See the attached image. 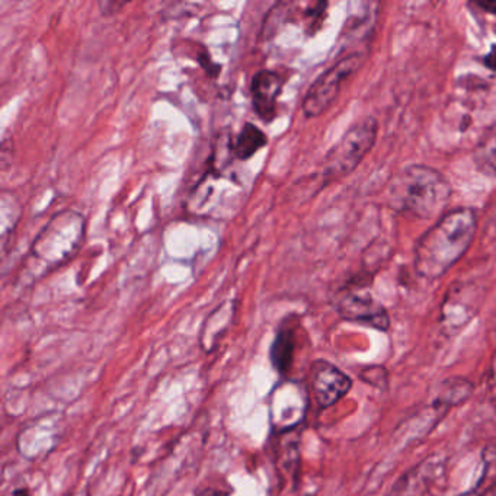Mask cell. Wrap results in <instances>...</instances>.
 Here are the masks:
<instances>
[{
	"label": "cell",
	"mask_w": 496,
	"mask_h": 496,
	"mask_svg": "<svg viewBox=\"0 0 496 496\" xmlns=\"http://www.w3.org/2000/svg\"><path fill=\"white\" fill-rule=\"evenodd\" d=\"M13 496H31L29 495L28 491L27 489H16L15 492H13Z\"/></svg>",
	"instance_id": "ffe728a7"
},
{
	"label": "cell",
	"mask_w": 496,
	"mask_h": 496,
	"mask_svg": "<svg viewBox=\"0 0 496 496\" xmlns=\"http://www.w3.org/2000/svg\"><path fill=\"white\" fill-rule=\"evenodd\" d=\"M447 460L438 454H432L409 468L393 484L388 496H425L438 477L444 473Z\"/></svg>",
	"instance_id": "ba28073f"
},
{
	"label": "cell",
	"mask_w": 496,
	"mask_h": 496,
	"mask_svg": "<svg viewBox=\"0 0 496 496\" xmlns=\"http://www.w3.org/2000/svg\"><path fill=\"white\" fill-rule=\"evenodd\" d=\"M484 473L477 480V484L464 496H484L486 491L496 486V444L484 448Z\"/></svg>",
	"instance_id": "9a60e30c"
},
{
	"label": "cell",
	"mask_w": 496,
	"mask_h": 496,
	"mask_svg": "<svg viewBox=\"0 0 496 496\" xmlns=\"http://www.w3.org/2000/svg\"><path fill=\"white\" fill-rule=\"evenodd\" d=\"M268 136L253 123H246L230 141L232 156L240 162L252 159L256 153L267 148Z\"/></svg>",
	"instance_id": "7c38bea8"
},
{
	"label": "cell",
	"mask_w": 496,
	"mask_h": 496,
	"mask_svg": "<svg viewBox=\"0 0 496 496\" xmlns=\"http://www.w3.org/2000/svg\"><path fill=\"white\" fill-rule=\"evenodd\" d=\"M84 219L75 210L57 212L34 240L31 256L47 268H56L76 255L84 237Z\"/></svg>",
	"instance_id": "3957f363"
},
{
	"label": "cell",
	"mask_w": 496,
	"mask_h": 496,
	"mask_svg": "<svg viewBox=\"0 0 496 496\" xmlns=\"http://www.w3.org/2000/svg\"><path fill=\"white\" fill-rule=\"evenodd\" d=\"M297 335L296 328L290 322H284L278 329L274 342L271 345V363L280 374H287L292 368L294 354H296Z\"/></svg>",
	"instance_id": "8fae6325"
},
{
	"label": "cell",
	"mask_w": 496,
	"mask_h": 496,
	"mask_svg": "<svg viewBox=\"0 0 496 496\" xmlns=\"http://www.w3.org/2000/svg\"><path fill=\"white\" fill-rule=\"evenodd\" d=\"M493 496H496V486L493 488Z\"/></svg>",
	"instance_id": "7402d4cb"
},
{
	"label": "cell",
	"mask_w": 496,
	"mask_h": 496,
	"mask_svg": "<svg viewBox=\"0 0 496 496\" xmlns=\"http://www.w3.org/2000/svg\"><path fill=\"white\" fill-rule=\"evenodd\" d=\"M200 59L201 68H204L205 72L212 77H217L220 75V66L212 60V57L208 54L207 48L201 45L200 52L196 54V60Z\"/></svg>",
	"instance_id": "e0dca14e"
},
{
	"label": "cell",
	"mask_w": 496,
	"mask_h": 496,
	"mask_svg": "<svg viewBox=\"0 0 496 496\" xmlns=\"http://www.w3.org/2000/svg\"><path fill=\"white\" fill-rule=\"evenodd\" d=\"M484 63L486 68H491L496 72V45H493L492 50L489 52L488 56L484 57Z\"/></svg>",
	"instance_id": "ac0fdd59"
},
{
	"label": "cell",
	"mask_w": 496,
	"mask_h": 496,
	"mask_svg": "<svg viewBox=\"0 0 496 496\" xmlns=\"http://www.w3.org/2000/svg\"><path fill=\"white\" fill-rule=\"evenodd\" d=\"M473 392V384L466 379H459L452 377L448 380L443 381L440 390L436 393V404L434 408L436 412H445L447 409L456 406V404H463Z\"/></svg>",
	"instance_id": "4fadbf2b"
},
{
	"label": "cell",
	"mask_w": 496,
	"mask_h": 496,
	"mask_svg": "<svg viewBox=\"0 0 496 496\" xmlns=\"http://www.w3.org/2000/svg\"><path fill=\"white\" fill-rule=\"evenodd\" d=\"M364 60V52H352L336 61L332 68H329L326 72L322 73L310 84V88L304 95L303 102H301L304 116L316 118L328 111L329 107L340 96V89L344 86L345 82L358 72V68L363 66Z\"/></svg>",
	"instance_id": "5b68a950"
},
{
	"label": "cell",
	"mask_w": 496,
	"mask_h": 496,
	"mask_svg": "<svg viewBox=\"0 0 496 496\" xmlns=\"http://www.w3.org/2000/svg\"><path fill=\"white\" fill-rule=\"evenodd\" d=\"M476 230L477 216L472 208H457L444 214L416 244V274L428 281L447 274L468 252Z\"/></svg>",
	"instance_id": "6da1fadb"
},
{
	"label": "cell",
	"mask_w": 496,
	"mask_h": 496,
	"mask_svg": "<svg viewBox=\"0 0 496 496\" xmlns=\"http://www.w3.org/2000/svg\"><path fill=\"white\" fill-rule=\"evenodd\" d=\"M473 159L482 172L496 176V123L484 132L473 152Z\"/></svg>",
	"instance_id": "5bb4252c"
},
{
	"label": "cell",
	"mask_w": 496,
	"mask_h": 496,
	"mask_svg": "<svg viewBox=\"0 0 496 496\" xmlns=\"http://www.w3.org/2000/svg\"><path fill=\"white\" fill-rule=\"evenodd\" d=\"M200 496H224V493L217 492V491H207V492L201 493Z\"/></svg>",
	"instance_id": "44dd1931"
},
{
	"label": "cell",
	"mask_w": 496,
	"mask_h": 496,
	"mask_svg": "<svg viewBox=\"0 0 496 496\" xmlns=\"http://www.w3.org/2000/svg\"><path fill=\"white\" fill-rule=\"evenodd\" d=\"M361 380L365 383L372 384L374 388L386 390L388 386V370L381 367V365H372V367H365L360 374Z\"/></svg>",
	"instance_id": "2e32d148"
},
{
	"label": "cell",
	"mask_w": 496,
	"mask_h": 496,
	"mask_svg": "<svg viewBox=\"0 0 496 496\" xmlns=\"http://www.w3.org/2000/svg\"><path fill=\"white\" fill-rule=\"evenodd\" d=\"M377 132L379 124L374 116H364L348 128L322 162V187L354 172L376 143Z\"/></svg>",
	"instance_id": "277c9868"
},
{
	"label": "cell",
	"mask_w": 496,
	"mask_h": 496,
	"mask_svg": "<svg viewBox=\"0 0 496 496\" xmlns=\"http://www.w3.org/2000/svg\"><path fill=\"white\" fill-rule=\"evenodd\" d=\"M235 312H236V301L226 300L208 315L200 333L201 348L207 354L214 351L219 345V340L223 338L224 333L228 332L235 317Z\"/></svg>",
	"instance_id": "30bf717a"
},
{
	"label": "cell",
	"mask_w": 496,
	"mask_h": 496,
	"mask_svg": "<svg viewBox=\"0 0 496 496\" xmlns=\"http://www.w3.org/2000/svg\"><path fill=\"white\" fill-rule=\"evenodd\" d=\"M452 185L440 171L427 164H409L388 184V204L420 220L441 216L452 200Z\"/></svg>",
	"instance_id": "7a4b0ae2"
},
{
	"label": "cell",
	"mask_w": 496,
	"mask_h": 496,
	"mask_svg": "<svg viewBox=\"0 0 496 496\" xmlns=\"http://www.w3.org/2000/svg\"><path fill=\"white\" fill-rule=\"evenodd\" d=\"M479 8L486 9V12L496 13V2H479Z\"/></svg>",
	"instance_id": "d6986e66"
},
{
	"label": "cell",
	"mask_w": 496,
	"mask_h": 496,
	"mask_svg": "<svg viewBox=\"0 0 496 496\" xmlns=\"http://www.w3.org/2000/svg\"><path fill=\"white\" fill-rule=\"evenodd\" d=\"M336 312L342 319L356 324H367L370 328L386 332L390 328V317L388 310L372 294L360 280L351 281L336 292Z\"/></svg>",
	"instance_id": "8992f818"
},
{
	"label": "cell",
	"mask_w": 496,
	"mask_h": 496,
	"mask_svg": "<svg viewBox=\"0 0 496 496\" xmlns=\"http://www.w3.org/2000/svg\"><path fill=\"white\" fill-rule=\"evenodd\" d=\"M284 88V79L272 68H260L251 82V100L256 116L262 123L276 120L278 112V98Z\"/></svg>",
	"instance_id": "9c48e42d"
},
{
	"label": "cell",
	"mask_w": 496,
	"mask_h": 496,
	"mask_svg": "<svg viewBox=\"0 0 496 496\" xmlns=\"http://www.w3.org/2000/svg\"><path fill=\"white\" fill-rule=\"evenodd\" d=\"M310 388L320 408H331L348 395L351 377L326 360H316L310 367Z\"/></svg>",
	"instance_id": "52a82bcc"
}]
</instances>
